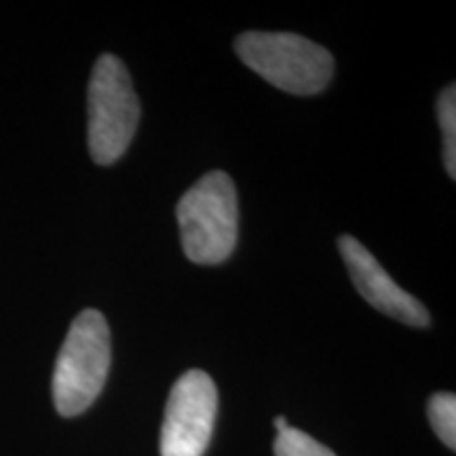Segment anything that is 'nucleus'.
Segmentation results:
<instances>
[{"label": "nucleus", "mask_w": 456, "mask_h": 456, "mask_svg": "<svg viewBox=\"0 0 456 456\" xmlns=\"http://www.w3.org/2000/svg\"><path fill=\"white\" fill-rule=\"evenodd\" d=\"M437 118L444 135V165L450 178L456 175V89L450 85L437 98Z\"/></svg>", "instance_id": "7"}, {"label": "nucleus", "mask_w": 456, "mask_h": 456, "mask_svg": "<svg viewBox=\"0 0 456 456\" xmlns=\"http://www.w3.org/2000/svg\"><path fill=\"white\" fill-rule=\"evenodd\" d=\"M186 258L195 265H220L239 237L237 188L224 171L203 175L175 209Z\"/></svg>", "instance_id": "1"}, {"label": "nucleus", "mask_w": 456, "mask_h": 456, "mask_svg": "<svg viewBox=\"0 0 456 456\" xmlns=\"http://www.w3.org/2000/svg\"><path fill=\"white\" fill-rule=\"evenodd\" d=\"M89 152L98 165L118 161L134 140L140 123V102L127 68L118 57L102 55L91 72Z\"/></svg>", "instance_id": "4"}, {"label": "nucleus", "mask_w": 456, "mask_h": 456, "mask_svg": "<svg viewBox=\"0 0 456 456\" xmlns=\"http://www.w3.org/2000/svg\"><path fill=\"white\" fill-rule=\"evenodd\" d=\"M110 330L100 311L87 309L72 322L57 355L53 403L61 416H78L98 399L110 372Z\"/></svg>", "instance_id": "2"}, {"label": "nucleus", "mask_w": 456, "mask_h": 456, "mask_svg": "<svg viewBox=\"0 0 456 456\" xmlns=\"http://www.w3.org/2000/svg\"><path fill=\"white\" fill-rule=\"evenodd\" d=\"M235 51L245 66L285 94L315 95L332 81V53L298 34L245 32Z\"/></svg>", "instance_id": "3"}, {"label": "nucleus", "mask_w": 456, "mask_h": 456, "mask_svg": "<svg viewBox=\"0 0 456 456\" xmlns=\"http://www.w3.org/2000/svg\"><path fill=\"white\" fill-rule=\"evenodd\" d=\"M218 410L212 376L188 370L171 387L161 429V456H203L209 446Z\"/></svg>", "instance_id": "5"}, {"label": "nucleus", "mask_w": 456, "mask_h": 456, "mask_svg": "<svg viewBox=\"0 0 456 456\" xmlns=\"http://www.w3.org/2000/svg\"><path fill=\"white\" fill-rule=\"evenodd\" d=\"M275 456H336L332 450L317 440H313L309 433L300 429H288L277 433Z\"/></svg>", "instance_id": "9"}, {"label": "nucleus", "mask_w": 456, "mask_h": 456, "mask_svg": "<svg viewBox=\"0 0 456 456\" xmlns=\"http://www.w3.org/2000/svg\"><path fill=\"white\" fill-rule=\"evenodd\" d=\"M338 249L345 260L346 271L355 283L357 292L366 298L376 311L385 313L387 317L397 319L414 328H427L431 323L429 313L412 294L402 289L380 262L368 252L355 237L342 235L338 239Z\"/></svg>", "instance_id": "6"}, {"label": "nucleus", "mask_w": 456, "mask_h": 456, "mask_svg": "<svg viewBox=\"0 0 456 456\" xmlns=\"http://www.w3.org/2000/svg\"><path fill=\"white\" fill-rule=\"evenodd\" d=\"M429 423L450 450L456 448V397L454 393H436L429 399Z\"/></svg>", "instance_id": "8"}, {"label": "nucleus", "mask_w": 456, "mask_h": 456, "mask_svg": "<svg viewBox=\"0 0 456 456\" xmlns=\"http://www.w3.org/2000/svg\"><path fill=\"white\" fill-rule=\"evenodd\" d=\"M275 427H277V431L279 433H281V431H285V429H288V419H285V416H277V419H275Z\"/></svg>", "instance_id": "10"}]
</instances>
